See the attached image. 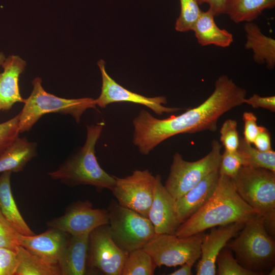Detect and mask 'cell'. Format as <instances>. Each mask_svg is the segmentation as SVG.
<instances>
[{"label":"cell","mask_w":275,"mask_h":275,"mask_svg":"<svg viewBox=\"0 0 275 275\" xmlns=\"http://www.w3.org/2000/svg\"><path fill=\"white\" fill-rule=\"evenodd\" d=\"M222 146L213 140L211 149L204 157L195 161L184 160L175 153L164 186L176 201L213 172L218 170Z\"/></svg>","instance_id":"obj_8"},{"label":"cell","mask_w":275,"mask_h":275,"mask_svg":"<svg viewBox=\"0 0 275 275\" xmlns=\"http://www.w3.org/2000/svg\"><path fill=\"white\" fill-rule=\"evenodd\" d=\"M237 151L243 159V166L263 168L275 172V152L261 151L252 146L243 138H240Z\"/></svg>","instance_id":"obj_26"},{"label":"cell","mask_w":275,"mask_h":275,"mask_svg":"<svg viewBox=\"0 0 275 275\" xmlns=\"http://www.w3.org/2000/svg\"><path fill=\"white\" fill-rule=\"evenodd\" d=\"M0 73V113L10 110L17 102L24 103L20 94L19 78L24 71L26 62L17 55H11L1 65Z\"/></svg>","instance_id":"obj_17"},{"label":"cell","mask_w":275,"mask_h":275,"mask_svg":"<svg viewBox=\"0 0 275 275\" xmlns=\"http://www.w3.org/2000/svg\"><path fill=\"white\" fill-rule=\"evenodd\" d=\"M219 140L228 151L237 150L240 138L237 131V122L233 119L226 120L223 124L219 130Z\"/></svg>","instance_id":"obj_31"},{"label":"cell","mask_w":275,"mask_h":275,"mask_svg":"<svg viewBox=\"0 0 275 275\" xmlns=\"http://www.w3.org/2000/svg\"><path fill=\"white\" fill-rule=\"evenodd\" d=\"M192 263H185L178 269L170 273V275H191L193 274L191 268L194 265Z\"/></svg>","instance_id":"obj_39"},{"label":"cell","mask_w":275,"mask_h":275,"mask_svg":"<svg viewBox=\"0 0 275 275\" xmlns=\"http://www.w3.org/2000/svg\"><path fill=\"white\" fill-rule=\"evenodd\" d=\"M128 254L113 240L108 224L90 232L87 262L91 268L106 275H121Z\"/></svg>","instance_id":"obj_11"},{"label":"cell","mask_w":275,"mask_h":275,"mask_svg":"<svg viewBox=\"0 0 275 275\" xmlns=\"http://www.w3.org/2000/svg\"><path fill=\"white\" fill-rule=\"evenodd\" d=\"M244 103L251 105L254 108H263L275 112V96L262 97L254 94L249 98H245Z\"/></svg>","instance_id":"obj_36"},{"label":"cell","mask_w":275,"mask_h":275,"mask_svg":"<svg viewBox=\"0 0 275 275\" xmlns=\"http://www.w3.org/2000/svg\"><path fill=\"white\" fill-rule=\"evenodd\" d=\"M18 264L17 252L0 247V275H15Z\"/></svg>","instance_id":"obj_34"},{"label":"cell","mask_w":275,"mask_h":275,"mask_svg":"<svg viewBox=\"0 0 275 275\" xmlns=\"http://www.w3.org/2000/svg\"><path fill=\"white\" fill-rule=\"evenodd\" d=\"M175 204L176 200L162 183L160 175H156L153 198L148 215L156 234H175L180 225Z\"/></svg>","instance_id":"obj_15"},{"label":"cell","mask_w":275,"mask_h":275,"mask_svg":"<svg viewBox=\"0 0 275 275\" xmlns=\"http://www.w3.org/2000/svg\"><path fill=\"white\" fill-rule=\"evenodd\" d=\"M244 122L243 139L248 143L253 144L260 129L257 124V117L252 112H245L242 115Z\"/></svg>","instance_id":"obj_35"},{"label":"cell","mask_w":275,"mask_h":275,"mask_svg":"<svg viewBox=\"0 0 275 275\" xmlns=\"http://www.w3.org/2000/svg\"><path fill=\"white\" fill-rule=\"evenodd\" d=\"M89 235H69L59 261L61 275H84L87 272Z\"/></svg>","instance_id":"obj_19"},{"label":"cell","mask_w":275,"mask_h":275,"mask_svg":"<svg viewBox=\"0 0 275 275\" xmlns=\"http://www.w3.org/2000/svg\"><path fill=\"white\" fill-rule=\"evenodd\" d=\"M219 176L218 170L213 172L176 201V210L180 224L208 201L214 191Z\"/></svg>","instance_id":"obj_18"},{"label":"cell","mask_w":275,"mask_h":275,"mask_svg":"<svg viewBox=\"0 0 275 275\" xmlns=\"http://www.w3.org/2000/svg\"><path fill=\"white\" fill-rule=\"evenodd\" d=\"M112 238L125 253L144 247L156 234L148 218L112 200L107 208Z\"/></svg>","instance_id":"obj_7"},{"label":"cell","mask_w":275,"mask_h":275,"mask_svg":"<svg viewBox=\"0 0 275 275\" xmlns=\"http://www.w3.org/2000/svg\"><path fill=\"white\" fill-rule=\"evenodd\" d=\"M236 236L226 246L235 253L241 266L263 274L264 270L274 265V241L265 229L261 215L257 214L245 222Z\"/></svg>","instance_id":"obj_4"},{"label":"cell","mask_w":275,"mask_h":275,"mask_svg":"<svg viewBox=\"0 0 275 275\" xmlns=\"http://www.w3.org/2000/svg\"><path fill=\"white\" fill-rule=\"evenodd\" d=\"M33 90L19 113V131H28L45 114L58 113L69 115L76 123L80 121L83 114L88 109H96L95 99L91 97L67 99L46 92L42 79L35 77L32 81Z\"/></svg>","instance_id":"obj_6"},{"label":"cell","mask_w":275,"mask_h":275,"mask_svg":"<svg viewBox=\"0 0 275 275\" xmlns=\"http://www.w3.org/2000/svg\"><path fill=\"white\" fill-rule=\"evenodd\" d=\"M199 5L206 3L216 16L225 14L227 0H198Z\"/></svg>","instance_id":"obj_38"},{"label":"cell","mask_w":275,"mask_h":275,"mask_svg":"<svg viewBox=\"0 0 275 275\" xmlns=\"http://www.w3.org/2000/svg\"><path fill=\"white\" fill-rule=\"evenodd\" d=\"M18 266L15 275H61L59 265L49 264L19 245Z\"/></svg>","instance_id":"obj_25"},{"label":"cell","mask_w":275,"mask_h":275,"mask_svg":"<svg viewBox=\"0 0 275 275\" xmlns=\"http://www.w3.org/2000/svg\"><path fill=\"white\" fill-rule=\"evenodd\" d=\"M180 13L177 19L175 30L180 32L192 31L202 10L198 0H180Z\"/></svg>","instance_id":"obj_28"},{"label":"cell","mask_w":275,"mask_h":275,"mask_svg":"<svg viewBox=\"0 0 275 275\" xmlns=\"http://www.w3.org/2000/svg\"><path fill=\"white\" fill-rule=\"evenodd\" d=\"M107 209L94 208L88 200L77 201L70 204L61 216L47 223L49 228L56 229L71 235L90 232L100 226L108 224Z\"/></svg>","instance_id":"obj_12"},{"label":"cell","mask_w":275,"mask_h":275,"mask_svg":"<svg viewBox=\"0 0 275 275\" xmlns=\"http://www.w3.org/2000/svg\"><path fill=\"white\" fill-rule=\"evenodd\" d=\"M257 214L237 193L231 178L219 174L212 195L202 208L180 225L175 235L185 237L215 227L244 224Z\"/></svg>","instance_id":"obj_2"},{"label":"cell","mask_w":275,"mask_h":275,"mask_svg":"<svg viewBox=\"0 0 275 275\" xmlns=\"http://www.w3.org/2000/svg\"><path fill=\"white\" fill-rule=\"evenodd\" d=\"M244 223H234L211 228L204 234L201 243L200 259L196 266L197 275L216 274V260L221 251L233 237L236 236Z\"/></svg>","instance_id":"obj_14"},{"label":"cell","mask_w":275,"mask_h":275,"mask_svg":"<svg viewBox=\"0 0 275 275\" xmlns=\"http://www.w3.org/2000/svg\"><path fill=\"white\" fill-rule=\"evenodd\" d=\"M111 190L118 203L148 218L153 198L155 176L148 170H136L124 178L115 177Z\"/></svg>","instance_id":"obj_10"},{"label":"cell","mask_w":275,"mask_h":275,"mask_svg":"<svg viewBox=\"0 0 275 275\" xmlns=\"http://www.w3.org/2000/svg\"><path fill=\"white\" fill-rule=\"evenodd\" d=\"M37 144L25 138L18 137L0 155V173L23 171L26 164L36 155Z\"/></svg>","instance_id":"obj_23"},{"label":"cell","mask_w":275,"mask_h":275,"mask_svg":"<svg viewBox=\"0 0 275 275\" xmlns=\"http://www.w3.org/2000/svg\"><path fill=\"white\" fill-rule=\"evenodd\" d=\"M5 56L2 52H0V66L2 65L5 60Z\"/></svg>","instance_id":"obj_40"},{"label":"cell","mask_w":275,"mask_h":275,"mask_svg":"<svg viewBox=\"0 0 275 275\" xmlns=\"http://www.w3.org/2000/svg\"><path fill=\"white\" fill-rule=\"evenodd\" d=\"M246 95L245 89L227 75H221L215 80L214 91L207 99L179 115L160 119L145 109L141 110L132 121L133 144L142 154L146 155L175 135L215 131L220 117L243 104Z\"/></svg>","instance_id":"obj_1"},{"label":"cell","mask_w":275,"mask_h":275,"mask_svg":"<svg viewBox=\"0 0 275 275\" xmlns=\"http://www.w3.org/2000/svg\"><path fill=\"white\" fill-rule=\"evenodd\" d=\"M11 173L7 171L0 175V209L19 234L26 236L35 235L20 214L14 199L11 186Z\"/></svg>","instance_id":"obj_22"},{"label":"cell","mask_w":275,"mask_h":275,"mask_svg":"<svg viewBox=\"0 0 275 275\" xmlns=\"http://www.w3.org/2000/svg\"><path fill=\"white\" fill-rule=\"evenodd\" d=\"M268 274L269 275H274L275 274V269L274 266L271 269L270 271L269 272Z\"/></svg>","instance_id":"obj_41"},{"label":"cell","mask_w":275,"mask_h":275,"mask_svg":"<svg viewBox=\"0 0 275 275\" xmlns=\"http://www.w3.org/2000/svg\"><path fill=\"white\" fill-rule=\"evenodd\" d=\"M215 16L209 9L206 11H202L192 31L201 46L214 45L221 47H229L233 42V35L217 25Z\"/></svg>","instance_id":"obj_21"},{"label":"cell","mask_w":275,"mask_h":275,"mask_svg":"<svg viewBox=\"0 0 275 275\" xmlns=\"http://www.w3.org/2000/svg\"><path fill=\"white\" fill-rule=\"evenodd\" d=\"M105 64L103 60H100L97 62L102 78L101 93L99 97L95 99L97 106L105 108L112 103L129 102L144 105L158 115L184 109L179 107L165 106L164 104L167 103V100L164 96L148 97L126 89L108 74L105 70Z\"/></svg>","instance_id":"obj_13"},{"label":"cell","mask_w":275,"mask_h":275,"mask_svg":"<svg viewBox=\"0 0 275 275\" xmlns=\"http://www.w3.org/2000/svg\"><path fill=\"white\" fill-rule=\"evenodd\" d=\"M274 6L275 0H227L225 14L236 23L252 22Z\"/></svg>","instance_id":"obj_24"},{"label":"cell","mask_w":275,"mask_h":275,"mask_svg":"<svg viewBox=\"0 0 275 275\" xmlns=\"http://www.w3.org/2000/svg\"><path fill=\"white\" fill-rule=\"evenodd\" d=\"M240 198L264 218L269 235L275 234V172L269 170L242 166L231 178Z\"/></svg>","instance_id":"obj_5"},{"label":"cell","mask_w":275,"mask_h":275,"mask_svg":"<svg viewBox=\"0 0 275 275\" xmlns=\"http://www.w3.org/2000/svg\"><path fill=\"white\" fill-rule=\"evenodd\" d=\"M243 164V159L237 150L232 152L225 150L221 156L219 174L232 178L236 175Z\"/></svg>","instance_id":"obj_32"},{"label":"cell","mask_w":275,"mask_h":275,"mask_svg":"<svg viewBox=\"0 0 275 275\" xmlns=\"http://www.w3.org/2000/svg\"><path fill=\"white\" fill-rule=\"evenodd\" d=\"M69 234L49 228L39 235L18 234V244L46 262L59 265V261L66 246Z\"/></svg>","instance_id":"obj_16"},{"label":"cell","mask_w":275,"mask_h":275,"mask_svg":"<svg viewBox=\"0 0 275 275\" xmlns=\"http://www.w3.org/2000/svg\"><path fill=\"white\" fill-rule=\"evenodd\" d=\"M104 123L87 126L85 143L80 149L68 158L56 170L48 175L69 186L89 185L98 190L111 191L116 182L115 176L106 173L99 165L95 156V146L101 135Z\"/></svg>","instance_id":"obj_3"},{"label":"cell","mask_w":275,"mask_h":275,"mask_svg":"<svg viewBox=\"0 0 275 275\" xmlns=\"http://www.w3.org/2000/svg\"><path fill=\"white\" fill-rule=\"evenodd\" d=\"M216 264L218 275H260L259 273L248 270L241 266L235 258L232 251L224 248L218 255Z\"/></svg>","instance_id":"obj_29"},{"label":"cell","mask_w":275,"mask_h":275,"mask_svg":"<svg viewBox=\"0 0 275 275\" xmlns=\"http://www.w3.org/2000/svg\"><path fill=\"white\" fill-rule=\"evenodd\" d=\"M19 115L0 123V155L19 137Z\"/></svg>","instance_id":"obj_30"},{"label":"cell","mask_w":275,"mask_h":275,"mask_svg":"<svg viewBox=\"0 0 275 275\" xmlns=\"http://www.w3.org/2000/svg\"><path fill=\"white\" fill-rule=\"evenodd\" d=\"M19 233L10 224L0 209V247L6 248L17 252Z\"/></svg>","instance_id":"obj_33"},{"label":"cell","mask_w":275,"mask_h":275,"mask_svg":"<svg viewBox=\"0 0 275 275\" xmlns=\"http://www.w3.org/2000/svg\"><path fill=\"white\" fill-rule=\"evenodd\" d=\"M203 232L179 237L175 234H156L144 247L152 257L157 267L195 264L201 256V243Z\"/></svg>","instance_id":"obj_9"},{"label":"cell","mask_w":275,"mask_h":275,"mask_svg":"<svg viewBox=\"0 0 275 275\" xmlns=\"http://www.w3.org/2000/svg\"><path fill=\"white\" fill-rule=\"evenodd\" d=\"M246 34L244 47L253 52V60L259 64H266L272 70L275 66V40L264 34L255 23L246 22L244 25Z\"/></svg>","instance_id":"obj_20"},{"label":"cell","mask_w":275,"mask_h":275,"mask_svg":"<svg viewBox=\"0 0 275 275\" xmlns=\"http://www.w3.org/2000/svg\"><path fill=\"white\" fill-rule=\"evenodd\" d=\"M156 267L151 255L139 249L128 253L121 275H153Z\"/></svg>","instance_id":"obj_27"},{"label":"cell","mask_w":275,"mask_h":275,"mask_svg":"<svg viewBox=\"0 0 275 275\" xmlns=\"http://www.w3.org/2000/svg\"><path fill=\"white\" fill-rule=\"evenodd\" d=\"M253 144L258 150L268 151L272 150L271 145V136L269 130L263 126H260L259 132Z\"/></svg>","instance_id":"obj_37"}]
</instances>
